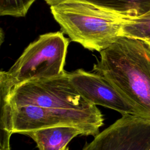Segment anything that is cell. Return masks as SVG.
<instances>
[{
  "label": "cell",
  "instance_id": "cell-7",
  "mask_svg": "<svg viewBox=\"0 0 150 150\" xmlns=\"http://www.w3.org/2000/svg\"><path fill=\"white\" fill-rule=\"evenodd\" d=\"M82 150H150V120L122 115Z\"/></svg>",
  "mask_w": 150,
  "mask_h": 150
},
{
  "label": "cell",
  "instance_id": "cell-5",
  "mask_svg": "<svg viewBox=\"0 0 150 150\" xmlns=\"http://www.w3.org/2000/svg\"><path fill=\"white\" fill-rule=\"evenodd\" d=\"M84 110L96 105L87 101L72 84L69 73L34 79L15 86L1 110L21 106Z\"/></svg>",
  "mask_w": 150,
  "mask_h": 150
},
{
  "label": "cell",
  "instance_id": "cell-11",
  "mask_svg": "<svg viewBox=\"0 0 150 150\" xmlns=\"http://www.w3.org/2000/svg\"><path fill=\"white\" fill-rule=\"evenodd\" d=\"M35 0H0V15L23 17Z\"/></svg>",
  "mask_w": 150,
  "mask_h": 150
},
{
  "label": "cell",
  "instance_id": "cell-3",
  "mask_svg": "<svg viewBox=\"0 0 150 150\" xmlns=\"http://www.w3.org/2000/svg\"><path fill=\"white\" fill-rule=\"evenodd\" d=\"M69 43V39L61 32L41 35L30 43L8 70L1 71V102L6 101L17 85L63 73Z\"/></svg>",
  "mask_w": 150,
  "mask_h": 150
},
{
  "label": "cell",
  "instance_id": "cell-6",
  "mask_svg": "<svg viewBox=\"0 0 150 150\" xmlns=\"http://www.w3.org/2000/svg\"><path fill=\"white\" fill-rule=\"evenodd\" d=\"M69 75L77 91L92 104L111 108L122 115L150 120L147 112L134 104L101 75L82 69L69 73Z\"/></svg>",
  "mask_w": 150,
  "mask_h": 150
},
{
  "label": "cell",
  "instance_id": "cell-9",
  "mask_svg": "<svg viewBox=\"0 0 150 150\" xmlns=\"http://www.w3.org/2000/svg\"><path fill=\"white\" fill-rule=\"evenodd\" d=\"M50 6L66 1L90 4L126 18L140 16L150 10V0H45Z\"/></svg>",
  "mask_w": 150,
  "mask_h": 150
},
{
  "label": "cell",
  "instance_id": "cell-2",
  "mask_svg": "<svg viewBox=\"0 0 150 150\" xmlns=\"http://www.w3.org/2000/svg\"><path fill=\"white\" fill-rule=\"evenodd\" d=\"M51 12L71 40L90 50L100 52L122 36L127 18L78 1L50 6Z\"/></svg>",
  "mask_w": 150,
  "mask_h": 150
},
{
  "label": "cell",
  "instance_id": "cell-4",
  "mask_svg": "<svg viewBox=\"0 0 150 150\" xmlns=\"http://www.w3.org/2000/svg\"><path fill=\"white\" fill-rule=\"evenodd\" d=\"M104 124V117L96 107L74 110L21 106L1 110L0 129L19 134L21 132L54 127H73L81 129L83 135L95 137Z\"/></svg>",
  "mask_w": 150,
  "mask_h": 150
},
{
  "label": "cell",
  "instance_id": "cell-8",
  "mask_svg": "<svg viewBox=\"0 0 150 150\" xmlns=\"http://www.w3.org/2000/svg\"><path fill=\"white\" fill-rule=\"evenodd\" d=\"M30 137L39 150H62L75 137L83 131L73 127H54L23 131L19 133Z\"/></svg>",
  "mask_w": 150,
  "mask_h": 150
},
{
  "label": "cell",
  "instance_id": "cell-12",
  "mask_svg": "<svg viewBox=\"0 0 150 150\" xmlns=\"http://www.w3.org/2000/svg\"><path fill=\"white\" fill-rule=\"evenodd\" d=\"M11 135L7 133L1 134L0 150H11L10 138Z\"/></svg>",
  "mask_w": 150,
  "mask_h": 150
},
{
  "label": "cell",
  "instance_id": "cell-14",
  "mask_svg": "<svg viewBox=\"0 0 150 150\" xmlns=\"http://www.w3.org/2000/svg\"><path fill=\"white\" fill-rule=\"evenodd\" d=\"M148 40V41H149V42H150V39H149V40Z\"/></svg>",
  "mask_w": 150,
  "mask_h": 150
},
{
  "label": "cell",
  "instance_id": "cell-1",
  "mask_svg": "<svg viewBox=\"0 0 150 150\" xmlns=\"http://www.w3.org/2000/svg\"><path fill=\"white\" fill-rule=\"evenodd\" d=\"M100 53L93 71L150 115V42L121 36Z\"/></svg>",
  "mask_w": 150,
  "mask_h": 150
},
{
  "label": "cell",
  "instance_id": "cell-13",
  "mask_svg": "<svg viewBox=\"0 0 150 150\" xmlns=\"http://www.w3.org/2000/svg\"><path fill=\"white\" fill-rule=\"evenodd\" d=\"M62 150H69V148L66 146V147H64L63 149H62Z\"/></svg>",
  "mask_w": 150,
  "mask_h": 150
},
{
  "label": "cell",
  "instance_id": "cell-10",
  "mask_svg": "<svg viewBox=\"0 0 150 150\" xmlns=\"http://www.w3.org/2000/svg\"><path fill=\"white\" fill-rule=\"evenodd\" d=\"M122 36L150 39V10L135 18H127L122 28Z\"/></svg>",
  "mask_w": 150,
  "mask_h": 150
}]
</instances>
